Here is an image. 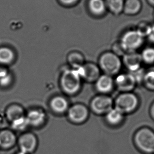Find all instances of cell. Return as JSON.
<instances>
[{
  "mask_svg": "<svg viewBox=\"0 0 154 154\" xmlns=\"http://www.w3.org/2000/svg\"><path fill=\"white\" fill-rule=\"evenodd\" d=\"M69 121L74 124H81L88 120L90 112L88 107L82 104H76L69 107L67 111Z\"/></svg>",
  "mask_w": 154,
  "mask_h": 154,
  "instance_id": "52a82bcc",
  "label": "cell"
},
{
  "mask_svg": "<svg viewBox=\"0 0 154 154\" xmlns=\"http://www.w3.org/2000/svg\"><path fill=\"white\" fill-rule=\"evenodd\" d=\"M142 8L140 0H125L123 12L127 15L137 14Z\"/></svg>",
  "mask_w": 154,
  "mask_h": 154,
  "instance_id": "ffe728a7",
  "label": "cell"
},
{
  "mask_svg": "<svg viewBox=\"0 0 154 154\" xmlns=\"http://www.w3.org/2000/svg\"><path fill=\"white\" fill-rule=\"evenodd\" d=\"M67 60L72 69H78L85 63L84 56L79 51L70 52L67 56Z\"/></svg>",
  "mask_w": 154,
  "mask_h": 154,
  "instance_id": "44dd1931",
  "label": "cell"
},
{
  "mask_svg": "<svg viewBox=\"0 0 154 154\" xmlns=\"http://www.w3.org/2000/svg\"><path fill=\"white\" fill-rule=\"evenodd\" d=\"M125 115L115 108L112 109L105 115V119L107 124L111 126H117L123 123Z\"/></svg>",
  "mask_w": 154,
  "mask_h": 154,
  "instance_id": "d6986e66",
  "label": "cell"
},
{
  "mask_svg": "<svg viewBox=\"0 0 154 154\" xmlns=\"http://www.w3.org/2000/svg\"><path fill=\"white\" fill-rule=\"evenodd\" d=\"M88 10L94 17H102L107 11L105 0H88Z\"/></svg>",
  "mask_w": 154,
  "mask_h": 154,
  "instance_id": "e0dca14e",
  "label": "cell"
},
{
  "mask_svg": "<svg viewBox=\"0 0 154 154\" xmlns=\"http://www.w3.org/2000/svg\"><path fill=\"white\" fill-rule=\"evenodd\" d=\"M13 80L12 74L10 72L8 75L0 79V86L3 88L8 87L12 84Z\"/></svg>",
  "mask_w": 154,
  "mask_h": 154,
  "instance_id": "83f0119b",
  "label": "cell"
},
{
  "mask_svg": "<svg viewBox=\"0 0 154 154\" xmlns=\"http://www.w3.org/2000/svg\"><path fill=\"white\" fill-rule=\"evenodd\" d=\"M143 38L136 30H130L125 32L121 37L119 41L126 53L136 52L144 43Z\"/></svg>",
  "mask_w": 154,
  "mask_h": 154,
  "instance_id": "5b68a950",
  "label": "cell"
},
{
  "mask_svg": "<svg viewBox=\"0 0 154 154\" xmlns=\"http://www.w3.org/2000/svg\"><path fill=\"white\" fill-rule=\"evenodd\" d=\"M114 108V100L110 96L100 94L91 101L90 108L96 115H105Z\"/></svg>",
  "mask_w": 154,
  "mask_h": 154,
  "instance_id": "8992f818",
  "label": "cell"
},
{
  "mask_svg": "<svg viewBox=\"0 0 154 154\" xmlns=\"http://www.w3.org/2000/svg\"><path fill=\"white\" fill-rule=\"evenodd\" d=\"M16 59V53L14 50L8 47H0V65L6 66L12 64Z\"/></svg>",
  "mask_w": 154,
  "mask_h": 154,
  "instance_id": "ac0fdd59",
  "label": "cell"
},
{
  "mask_svg": "<svg viewBox=\"0 0 154 154\" xmlns=\"http://www.w3.org/2000/svg\"><path fill=\"white\" fill-rule=\"evenodd\" d=\"M122 63L119 56L112 51H107L101 54L98 61V67L104 74L112 77L119 74Z\"/></svg>",
  "mask_w": 154,
  "mask_h": 154,
  "instance_id": "7a4b0ae2",
  "label": "cell"
},
{
  "mask_svg": "<svg viewBox=\"0 0 154 154\" xmlns=\"http://www.w3.org/2000/svg\"><path fill=\"white\" fill-rule=\"evenodd\" d=\"M115 87L122 92H131L137 84L131 73L118 74L114 79Z\"/></svg>",
  "mask_w": 154,
  "mask_h": 154,
  "instance_id": "30bf717a",
  "label": "cell"
},
{
  "mask_svg": "<svg viewBox=\"0 0 154 154\" xmlns=\"http://www.w3.org/2000/svg\"><path fill=\"white\" fill-rule=\"evenodd\" d=\"M26 117L29 126L36 128L44 125L47 119L45 111L40 108L30 109L26 114Z\"/></svg>",
  "mask_w": 154,
  "mask_h": 154,
  "instance_id": "8fae6325",
  "label": "cell"
},
{
  "mask_svg": "<svg viewBox=\"0 0 154 154\" xmlns=\"http://www.w3.org/2000/svg\"><path fill=\"white\" fill-rule=\"evenodd\" d=\"M21 152L30 154L35 151L38 145V138L31 132L22 134L17 140Z\"/></svg>",
  "mask_w": 154,
  "mask_h": 154,
  "instance_id": "ba28073f",
  "label": "cell"
},
{
  "mask_svg": "<svg viewBox=\"0 0 154 154\" xmlns=\"http://www.w3.org/2000/svg\"><path fill=\"white\" fill-rule=\"evenodd\" d=\"M152 25L150 23H148L146 21L142 22L138 24L137 27L136 28V31L141 35V36L145 38L148 36V34L150 32Z\"/></svg>",
  "mask_w": 154,
  "mask_h": 154,
  "instance_id": "484cf974",
  "label": "cell"
},
{
  "mask_svg": "<svg viewBox=\"0 0 154 154\" xmlns=\"http://www.w3.org/2000/svg\"><path fill=\"white\" fill-rule=\"evenodd\" d=\"M130 73H131L133 75L134 78L135 79L137 83H140V82H143L146 71L143 68H141L137 71L133 72H130Z\"/></svg>",
  "mask_w": 154,
  "mask_h": 154,
  "instance_id": "4316f807",
  "label": "cell"
},
{
  "mask_svg": "<svg viewBox=\"0 0 154 154\" xmlns=\"http://www.w3.org/2000/svg\"><path fill=\"white\" fill-rule=\"evenodd\" d=\"M58 2L60 3L63 6L66 7H70L77 4L79 0H58Z\"/></svg>",
  "mask_w": 154,
  "mask_h": 154,
  "instance_id": "f1b7e54d",
  "label": "cell"
},
{
  "mask_svg": "<svg viewBox=\"0 0 154 154\" xmlns=\"http://www.w3.org/2000/svg\"><path fill=\"white\" fill-rule=\"evenodd\" d=\"M77 70L82 80L89 83L95 82L100 77V70L98 66L93 63H85Z\"/></svg>",
  "mask_w": 154,
  "mask_h": 154,
  "instance_id": "9c48e42d",
  "label": "cell"
},
{
  "mask_svg": "<svg viewBox=\"0 0 154 154\" xmlns=\"http://www.w3.org/2000/svg\"><path fill=\"white\" fill-rule=\"evenodd\" d=\"M143 83L148 90L154 91V68L146 71Z\"/></svg>",
  "mask_w": 154,
  "mask_h": 154,
  "instance_id": "cb8c5ba5",
  "label": "cell"
},
{
  "mask_svg": "<svg viewBox=\"0 0 154 154\" xmlns=\"http://www.w3.org/2000/svg\"><path fill=\"white\" fill-rule=\"evenodd\" d=\"M123 63L130 72H133L142 68L143 63L140 53L137 52H127L124 55Z\"/></svg>",
  "mask_w": 154,
  "mask_h": 154,
  "instance_id": "4fadbf2b",
  "label": "cell"
},
{
  "mask_svg": "<svg viewBox=\"0 0 154 154\" xmlns=\"http://www.w3.org/2000/svg\"><path fill=\"white\" fill-rule=\"evenodd\" d=\"M107 10L115 15L123 12L125 0H105Z\"/></svg>",
  "mask_w": 154,
  "mask_h": 154,
  "instance_id": "7402d4cb",
  "label": "cell"
},
{
  "mask_svg": "<svg viewBox=\"0 0 154 154\" xmlns=\"http://www.w3.org/2000/svg\"><path fill=\"white\" fill-rule=\"evenodd\" d=\"M26 116L25 111L21 105L12 104L6 108L5 111V117L11 123Z\"/></svg>",
  "mask_w": 154,
  "mask_h": 154,
  "instance_id": "2e32d148",
  "label": "cell"
},
{
  "mask_svg": "<svg viewBox=\"0 0 154 154\" xmlns=\"http://www.w3.org/2000/svg\"><path fill=\"white\" fill-rule=\"evenodd\" d=\"M147 38L150 43L154 44V25H152L150 32L148 34V36L147 37Z\"/></svg>",
  "mask_w": 154,
  "mask_h": 154,
  "instance_id": "f546056e",
  "label": "cell"
},
{
  "mask_svg": "<svg viewBox=\"0 0 154 154\" xmlns=\"http://www.w3.org/2000/svg\"><path fill=\"white\" fill-rule=\"evenodd\" d=\"M51 110L57 115L66 113L69 110V102L65 97L60 95L54 96L49 103Z\"/></svg>",
  "mask_w": 154,
  "mask_h": 154,
  "instance_id": "5bb4252c",
  "label": "cell"
},
{
  "mask_svg": "<svg viewBox=\"0 0 154 154\" xmlns=\"http://www.w3.org/2000/svg\"><path fill=\"white\" fill-rule=\"evenodd\" d=\"M143 63L147 65L154 63V47H149L145 48L140 53Z\"/></svg>",
  "mask_w": 154,
  "mask_h": 154,
  "instance_id": "603a6c76",
  "label": "cell"
},
{
  "mask_svg": "<svg viewBox=\"0 0 154 154\" xmlns=\"http://www.w3.org/2000/svg\"><path fill=\"white\" fill-rule=\"evenodd\" d=\"M11 124L12 128L17 131H24L29 126L26 116L13 121Z\"/></svg>",
  "mask_w": 154,
  "mask_h": 154,
  "instance_id": "d4e9b609",
  "label": "cell"
},
{
  "mask_svg": "<svg viewBox=\"0 0 154 154\" xmlns=\"http://www.w3.org/2000/svg\"><path fill=\"white\" fill-rule=\"evenodd\" d=\"M95 86L100 94L108 95L114 88V79L110 75L103 74L95 82Z\"/></svg>",
  "mask_w": 154,
  "mask_h": 154,
  "instance_id": "7c38bea8",
  "label": "cell"
},
{
  "mask_svg": "<svg viewBox=\"0 0 154 154\" xmlns=\"http://www.w3.org/2000/svg\"><path fill=\"white\" fill-rule=\"evenodd\" d=\"M147 1L151 6H154V0H147Z\"/></svg>",
  "mask_w": 154,
  "mask_h": 154,
  "instance_id": "1f68e13d",
  "label": "cell"
},
{
  "mask_svg": "<svg viewBox=\"0 0 154 154\" xmlns=\"http://www.w3.org/2000/svg\"><path fill=\"white\" fill-rule=\"evenodd\" d=\"M139 99L131 92H122L114 101V107L124 115L133 113L139 106Z\"/></svg>",
  "mask_w": 154,
  "mask_h": 154,
  "instance_id": "277c9868",
  "label": "cell"
},
{
  "mask_svg": "<svg viewBox=\"0 0 154 154\" xmlns=\"http://www.w3.org/2000/svg\"><path fill=\"white\" fill-rule=\"evenodd\" d=\"M24 154V153H23V152H17V154Z\"/></svg>",
  "mask_w": 154,
  "mask_h": 154,
  "instance_id": "d6a6232c",
  "label": "cell"
},
{
  "mask_svg": "<svg viewBox=\"0 0 154 154\" xmlns=\"http://www.w3.org/2000/svg\"><path fill=\"white\" fill-rule=\"evenodd\" d=\"M134 142L136 147L146 154H154V131L147 127H143L136 132Z\"/></svg>",
  "mask_w": 154,
  "mask_h": 154,
  "instance_id": "3957f363",
  "label": "cell"
},
{
  "mask_svg": "<svg viewBox=\"0 0 154 154\" xmlns=\"http://www.w3.org/2000/svg\"><path fill=\"white\" fill-rule=\"evenodd\" d=\"M17 140L16 135L12 130L5 129L0 130V148L4 149L12 148Z\"/></svg>",
  "mask_w": 154,
  "mask_h": 154,
  "instance_id": "9a60e30c",
  "label": "cell"
},
{
  "mask_svg": "<svg viewBox=\"0 0 154 154\" xmlns=\"http://www.w3.org/2000/svg\"></svg>",
  "mask_w": 154,
  "mask_h": 154,
  "instance_id": "836d02e7",
  "label": "cell"
},
{
  "mask_svg": "<svg viewBox=\"0 0 154 154\" xmlns=\"http://www.w3.org/2000/svg\"><path fill=\"white\" fill-rule=\"evenodd\" d=\"M150 114L152 118L154 120V102L152 104L150 107Z\"/></svg>",
  "mask_w": 154,
  "mask_h": 154,
  "instance_id": "4dcf8cb0",
  "label": "cell"
},
{
  "mask_svg": "<svg viewBox=\"0 0 154 154\" xmlns=\"http://www.w3.org/2000/svg\"><path fill=\"white\" fill-rule=\"evenodd\" d=\"M82 79L77 70L68 69L60 75V84L61 89L67 95L74 96L81 89Z\"/></svg>",
  "mask_w": 154,
  "mask_h": 154,
  "instance_id": "6da1fadb",
  "label": "cell"
}]
</instances>
